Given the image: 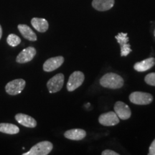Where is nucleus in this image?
<instances>
[{"label": "nucleus", "instance_id": "1", "mask_svg": "<svg viewBox=\"0 0 155 155\" xmlns=\"http://www.w3.org/2000/svg\"><path fill=\"white\" fill-rule=\"evenodd\" d=\"M123 78L116 73H108L103 76L100 80V84L104 88L111 89H118L124 86Z\"/></svg>", "mask_w": 155, "mask_h": 155}, {"label": "nucleus", "instance_id": "2", "mask_svg": "<svg viewBox=\"0 0 155 155\" xmlns=\"http://www.w3.org/2000/svg\"><path fill=\"white\" fill-rule=\"evenodd\" d=\"M53 148V145L50 141H40L34 145L29 152L24 153L23 155H48Z\"/></svg>", "mask_w": 155, "mask_h": 155}, {"label": "nucleus", "instance_id": "3", "mask_svg": "<svg viewBox=\"0 0 155 155\" xmlns=\"http://www.w3.org/2000/svg\"><path fill=\"white\" fill-rule=\"evenodd\" d=\"M129 100L136 105H148L152 102L153 96L148 93L135 91L130 94Z\"/></svg>", "mask_w": 155, "mask_h": 155}, {"label": "nucleus", "instance_id": "4", "mask_svg": "<svg viewBox=\"0 0 155 155\" xmlns=\"http://www.w3.org/2000/svg\"><path fill=\"white\" fill-rule=\"evenodd\" d=\"M26 82L22 78L15 79L10 81L6 85L5 91L9 95L11 96H16L20 94L24 90Z\"/></svg>", "mask_w": 155, "mask_h": 155}, {"label": "nucleus", "instance_id": "5", "mask_svg": "<svg viewBox=\"0 0 155 155\" xmlns=\"http://www.w3.org/2000/svg\"><path fill=\"white\" fill-rule=\"evenodd\" d=\"M85 79L84 74L81 71H75L70 75L67 83V89L70 92L73 91L80 87Z\"/></svg>", "mask_w": 155, "mask_h": 155}, {"label": "nucleus", "instance_id": "6", "mask_svg": "<svg viewBox=\"0 0 155 155\" xmlns=\"http://www.w3.org/2000/svg\"><path fill=\"white\" fill-rule=\"evenodd\" d=\"M64 75L63 73H58L50 79L47 83L48 91L51 94H55L61 90L64 84Z\"/></svg>", "mask_w": 155, "mask_h": 155}, {"label": "nucleus", "instance_id": "7", "mask_svg": "<svg viewBox=\"0 0 155 155\" xmlns=\"http://www.w3.org/2000/svg\"><path fill=\"white\" fill-rule=\"evenodd\" d=\"M115 38L121 46V56H127L131 52V45L129 44L128 34L120 32L115 37Z\"/></svg>", "mask_w": 155, "mask_h": 155}, {"label": "nucleus", "instance_id": "8", "mask_svg": "<svg viewBox=\"0 0 155 155\" xmlns=\"http://www.w3.org/2000/svg\"><path fill=\"white\" fill-rule=\"evenodd\" d=\"M98 121L101 124L106 127L115 126L119 123V118L115 112L109 111L103 114L98 118Z\"/></svg>", "mask_w": 155, "mask_h": 155}, {"label": "nucleus", "instance_id": "9", "mask_svg": "<svg viewBox=\"0 0 155 155\" xmlns=\"http://www.w3.org/2000/svg\"><path fill=\"white\" fill-rule=\"evenodd\" d=\"M114 112L119 119L122 120L129 119L131 117V111L130 108L122 101H117L114 105Z\"/></svg>", "mask_w": 155, "mask_h": 155}, {"label": "nucleus", "instance_id": "10", "mask_svg": "<svg viewBox=\"0 0 155 155\" xmlns=\"http://www.w3.org/2000/svg\"><path fill=\"white\" fill-rule=\"evenodd\" d=\"M36 49L33 47H28L22 50L17 56L16 61L18 63H26L32 61L36 55Z\"/></svg>", "mask_w": 155, "mask_h": 155}, {"label": "nucleus", "instance_id": "11", "mask_svg": "<svg viewBox=\"0 0 155 155\" xmlns=\"http://www.w3.org/2000/svg\"><path fill=\"white\" fill-rule=\"evenodd\" d=\"M64 63L63 56H58L48 59L43 64V70L45 72H52L60 68Z\"/></svg>", "mask_w": 155, "mask_h": 155}, {"label": "nucleus", "instance_id": "12", "mask_svg": "<svg viewBox=\"0 0 155 155\" xmlns=\"http://www.w3.org/2000/svg\"><path fill=\"white\" fill-rule=\"evenodd\" d=\"M15 119L19 124L28 128H35L37 126L36 120L32 116L24 114H17L15 116Z\"/></svg>", "mask_w": 155, "mask_h": 155}, {"label": "nucleus", "instance_id": "13", "mask_svg": "<svg viewBox=\"0 0 155 155\" xmlns=\"http://www.w3.org/2000/svg\"><path fill=\"white\" fill-rule=\"evenodd\" d=\"M114 0H93L92 7L96 10L104 12L111 9L114 7Z\"/></svg>", "mask_w": 155, "mask_h": 155}, {"label": "nucleus", "instance_id": "14", "mask_svg": "<svg viewBox=\"0 0 155 155\" xmlns=\"http://www.w3.org/2000/svg\"><path fill=\"white\" fill-rule=\"evenodd\" d=\"M154 65L155 58H150L141 62H138V63H135V65H134V68L135 71H138V72H144V71H147L152 68Z\"/></svg>", "mask_w": 155, "mask_h": 155}, {"label": "nucleus", "instance_id": "15", "mask_svg": "<svg viewBox=\"0 0 155 155\" xmlns=\"http://www.w3.org/2000/svg\"><path fill=\"white\" fill-rule=\"evenodd\" d=\"M65 138L73 141L82 140L86 136V131L81 129H73L68 130L64 134Z\"/></svg>", "mask_w": 155, "mask_h": 155}, {"label": "nucleus", "instance_id": "16", "mask_svg": "<svg viewBox=\"0 0 155 155\" xmlns=\"http://www.w3.org/2000/svg\"><path fill=\"white\" fill-rule=\"evenodd\" d=\"M17 28H18L21 35L23 36V38L27 39V40L32 42H35L38 39L37 38L36 34L33 32V30L27 25L20 24L17 26Z\"/></svg>", "mask_w": 155, "mask_h": 155}, {"label": "nucleus", "instance_id": "17", "mask_svg": "<svg viewBox=\"0 0 155 155\" xmlns=\"http://www.w3.org/2000/svg\"><path fill=\"white\" fill-rule=\"evenodd\" d=\"M31 24L37 31L40 32H46L49 28V24H48V21L43 18L34 17L31 20Z\"/></svg>", "mask_w": 155, "mask_h": 155}, {"label": "nucleus", "instance_id": "18", "mask_svg": "<svg viewBox=\"0 0 155 155\" xmlns=\"http://www.w3.org/2000/svg\"><path fill=\"white\" fill-rule=\"evenodd\" d=\"M19 131V129L17 126L8 123L0 124V132H2L7 134H17Z\"/></svg>", "mask_w": 155, "mask_h": 155}, {"label": "nucleus", "instance_id": "19", "mask_svg": "<svg viewBox=\"0 0 155 155\" xmlns=\"http://www.w3.org/2000/svg\"><path fill=\"white\" fill-rule=\"evenodd\" d=\"M7 42L9 45L12 46V47H16L21 42V39L16 35L10 34L7 37Z\"/></svg>", "mask_w": 155, "mask_h": 155}, {"label": "nucleus", "instance_id": "20", "mask_svg": "<svg viewBox=\"0 0 155 155\" xmlns=\"http://www.w3.org/2000/svg\"><path fill=\"white\" fill-rule=\"evenodd\" d=\"M144 81L148 85L155 86V73H151L147 74L145 76Z\"/></svg>", "mask_w": 155, "mask_h": 155}, {"label": "nucleus", "instance_id": "21", "mask_svg": "<svg viewBox=\"0 0 155 155\" xmlns=\"http://www.w3.org/2000/svg\"><path fill=\"white\" fill-rule=\"evenodd\" d=\"M149 155H155V139L151 144L149 149Z\"/></svg>", "mask_w": 155, "mask_h": 155}, {"label": "nucleus", "instance_id": "22", "mask_svg": "<svg viewBox=\"0 0 155 155\" xmlns=\"http://www.w3.org/2000/svg\"><path fill=\"white\" fill-rule=\"evenodd\" d=\"M102 155H119L118 153H116V152L112 150H104V152L101 153Z\"/></svg>", "mask_w": 155, "mask_h": 155}, {"label": "nucleus", "instance_id": "23", "mask_svg": "<svg viewBox=\"0 0 155 155\" xmlns=\"http://www.w3.org/2000/svg\"><path fill=\"white\" fill-rule=\"evenodd\" d=\"M2 36V28L1 25H0V40H1Z\"/></svg>", "mask_w": 155, "mask_h": 155}, {"label": "nucleus", "instance_id": "24", "mask_svg": "<svg viewBox=\"0 0 155 155\" xmlns=\"http://www.w3.org/2000/svg\"><path fill=\"white\" fill-rule=\"evenodd\" d=\"M154 36H155V30H154Z\"/></svg>", "mask_w": 155, "mask_h": 155}]
</instances>
